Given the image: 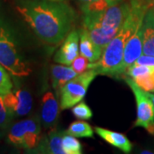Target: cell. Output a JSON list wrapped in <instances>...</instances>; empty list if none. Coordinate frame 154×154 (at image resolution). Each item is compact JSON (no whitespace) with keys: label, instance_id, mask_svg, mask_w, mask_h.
Instances as JSON below:
<instances>
[{"label":"cell","instance_id":"6da1fadb","mask_svg":"<svg viewBox=\"0 0 154 154\" xmlns=\"http://www.w3.org/2000/svg\"><path fill=\"white\" fill-rule=\"evenodd\" d=\"M17 11L37 37L49 45L64 40L76 22V12L64 1L28 2L17 6Z\"/></svg>","mask_w":154,"mask_h":154},{"label":"cell","instance_id":"7a4b0ae2","mask_svg":"<svg viewBox=\"0 0 154 154\" xmlns=\"http://www.w3.org/2000/svg\"><path fill=\"white\" fill-rule=\"evenodd\" d=\"M151 7L144 0H131L129 14L115 37L103 51L100 59L89 63L88 69H95L99 75L114 76L123 58L128 41L142 26L144 18Z\"/></svg>","mask_w":154,"mask_h":154},{"label":"cell","instance_id":"3957f363","mask_svg":"<svg viewBox=\"0 0 154 154\" xmlns=\"http://www.w3.org/2000/svg\"><path fill=\"white\" fill-rule=\"evenodd\" d=\"M130 3L121 2L94 16H83V26L94 42L104 50L115 37L129 14Z\"/></svg>","mask_w":154,"mask_h":154},{"label":"cell","instance_id":"277c9868","mask_svg":"<svg viewBox=\"0 0 154 154\" xmlns=\"http://www.w3.org/2000/svg\"><path fill=\"white\" fill-rule=\"evenodd\" d=\"M41 120L38 116L23 119L10 128L8 141L17 148L33 150L41 140Z\"/></svg>","mask_w":154,"mask_h":154},{"label":"cell","instance_id":"5b68a950","mask_svg":"<svg viewBox=\"0 0 154 154\" xmlns=\"http://www.w3.org/2000/svg\"><path fill=\"white\" fill-rule=\"evenodd\" d=\"M97 75L99 74L95 69H88L63 85L59 90L61 110L72 108L81 102L86 96L88 87Z\"/></svg>","mask_w":154,"mask_h":154},{"label":"cell","instance_id":"8992f818","mask_svg":"<svg viewBox=\"0 0 154 154\" xmlns=\"http://www.w3.org/2000/svg\"><path fill=\"white\" fill-rule=\"evenodd\" d=\"M0 64L14 76H28L32 72L19 56L16 45L4 28L0 34Z\"/></svg>","mask_w":154,"mask_h":154},{"label":"cell","instance_id":"52a82bcc","mask_svg":"<svg viewBox=\"0 0 154 154\" xmlns=\"http://www.w3.org/2000/svg\"><path fill=\"white\" fill-rule=\"evenodd\" d=\"M125 81L131 88L136 101L137 117L134 126L144 128L150 134L154 135V105L152 99L132 78L126 77Z\"/></svg>","mask_w":154,"mask_h":154},{"label":"cell","instance_id":"ba28073f","mask_svg":"<svg viewBox=\"0 0 154 154\" xmlns=\"http://www.w3.org/2000/svg\"><path fill=\"white\" fill-rule=\"evenodd\" d=\"M4 100L14 116L28 115L32 110L33 99L29 92L24 89L11 91L4 95Z\"/></svg>","mask_w":154,"mask_h":154},{"label":"cell","instance_id":"9c48e42d","mask_svg":"<svg viewBox=\"0 0 154 154\" xmlns=\"http://www.w3.org/2000/svg\"><path fill=\"white\" fill-rule=\"evenodd\" d=\"M142 54H143V44H142V26H141L128 41L124 50L123 58L116 71V75L119 76L122 75H124L127 69L133 65L135 63V61Z\"/></svg>","mask_w":154,"mask_h":154},{"label":"cell","instance_id":"30bf717a","mask_svg":"<svg viewBox=\"0 0 154 154\" xmlns=\"http://www.w3.org/2000/svg\"><path fill=\"white\" fill-rule=\"evenodd\" d=\"M80 33L76 29L72 30L64 38L63 43L56 52L54 61L57 63L70 65L80 51Z\"/></svg>","mask_w":154,"mask_h":154},{"label":"cell","instance_id":"8fae6325","mask_svg":"<svg viewBox=\"0 0 154 154\" xmlns=\"http://www.w3.org/2000/svg\"><path fill=\"white\" fill-rule=\"evenodd\" d=\"M60 103L55 98L51 92H46L41 100L40 120L45 128H54L59 117Z\"/></svg>","mask_w":154,"mask_h":154},{"label":"cell","instance_id":"7c38bea8","mask_svg":"<svg viewBox=\"0 0 154 154\" xmlns=\"http://www.w3.org/2000/svg\"><path fill=\"white\" fill-rule=\"evenodd\" d=\"M65 134V131H58L57 128H51L47 135L44 138H41V140L38 146L34 151L36 152L50 154H64L62 146L63 137Z\"/></svg>","mask_w":154,"mask_h":154},{"label":"cell","instance_id":"4fadbf2b","mask_svg":"<svg viewBox=\"0 0 154 154\" xmlns=\"http://www.w3.org/2000/svg\"><path fill=\"white\" fill-rule=\"evenodd\" d=\"M94 129L99 137L102 138L110 146L121 150L124 153L131 152L133 145L125 134L100 127H95Z\"/></svg>","mask_w":154,"mask_h":154},{"label":"cell","instance_id":"5bb4252c","mask_svg":"<svg viewBox=\"0 0 154 154\" xmlns=\"http://www.w3.org/2000/svg\"><path fill=\"white\" fill-rule=\"evenodd\" d=\"M80 33V54L84 56L90 63H95L99 61L102 56L103 51L99 45L96 44L91 38L88 30L84 26Z\"/></svg>","mask_w":154,"mask_h":154},{"label":"cell","instance_id":"9a60e30c","mask_svg":"<svg viewBox=\"0 0 154 154\" xmlns=\"http://www.w3.org/2000/svg\"><path fill=\"white\" fill-rule=\"evenodd\" d=\"M143 54L154 57V8H150L142 24Z\"/></svg>","mask_w":154,"mask_h":154},{"label":"cell","instance_id":"2e32d148","mask_svg":"<svg viewBox=\"0 0 154 154\" xmlns=\"http://www.w3.org/2000/svg\"><path fill=\"white\" fill-rule=\"evenodd\" d=\"M51 75L52 88L55 90H60L63 85L71 81L79 74L75 71L71 66L59 63L51 66Z\"/></svg>","mask_w":154,"mask_h":154},{"label":"cell","instance_id":"e0dca14e","mask_svg":"<svg viewBox=\"0 0 154 154\" xmlns=\"http://www.w3.org/2000/svg\"><path fill=\"white\" fill-rule=\"evenodd\" d=\"M77 2L80 3L83 16H94L123 0H77Z\"/></svg>","mask_w":154,"mask_h":154},{"label":"cell","instance_id":"ac0fdd59","mask_svg":"<svg viewBox=\"0 0 154 154\" xmlns=\"http://www.w3.org/2000/svg\"><path fill=\"white\" fill-rule=\"evenodd\" d=\"M94 130L88 122L81 120L73 122L68 128L66 133L76 138H94Z\"/></svg>","mask_w":154,"mask_h":154},{"label":"cell","instance_id":"d6986e66","mask_svg":"<svg viewBox=\"0 0 154 154\" xmlns=\"http://www.w3.org/2000/svg\"><path fill=\"white\" fill-rule=\"evenodd\" d=\"M62 146L64 154L82 153V146L81 142L77 140L76 137L67 134L66 131L63 137Z\"/></svg>","mask_w":154,"mask_h":154},{"label":"cell","instance_id":"ffe728a7","mask_svg":"<svg viewBox=\"0 0 154 154\" xmlns=\"http://www.w3.org/2000/svg\"><path fill=\"white\" fill-rule=\"evenodd\" d=\"M73 115L79 120H89L93 117V111L84 101H81L72 107Z\"/></svg>","mask_w":154,"mask_h":154},{"label":"cell","instance_id":"44dd1931","mask_svg":"<svg viewBox=\"0 0 154 154\" xmlns=\"http://www.w3.org/2000/svg\"><path fill=\"white\" fill-rule=\"evenodd\" d=\"M14 115L6 106L4 95H0V129H5L10 126Z\"/></svg>","mask_w":154,"mask_h":154},{"label":"cell","instance_id":"7402d4cb","mask_svg":"<svg viewBox=\"0 0 154 154\" xmlns=\"http://www.w3.org/2000/svg\"><path fill=\"white\" fill-rule=\"evenodd\" d=\"M10 73L0 64V95H5L12 91L13 84Z\"/></svg>","mask_w":154,"mask_h":154},{"label":"cell","instance_id":"603a6c76","mask_svg":"<svg viewBox=\"0 0 154 154\" xmlns=\"http://www.w3.org/2000/svg\"><path fill=\"white\" fill-rule=\"evenodd\" d=\"M89 61L88 58H86L84 56L79 55L75 58V60L72 62L70 66L73 68V69L78 74H82L83 72L87 71L88 69V65H89Z\"/></svg>","mask_w":154,"mask_h":154},{"label":"cell","instance_id":"cb8c5ba5","mask_svg":"<svg viewBox=\"0 0 154 154\" xmlns=\"http://www.w3.org/2000/svg\"><path fill=\"white\" fill-rule=\"evenodd\" d=\"M134 64L137 65H144L147 67H154V57L153 56H149L142 54Z\"/></svg>","mask_w":154,"mask_h":154},{"label":"cell","instance_id":"d4e9b609","mask_svg":"<svg viewBox=\"0 0 154 154\" xmlns=\"http://www.w3.org/2000/svg\"><path fill=\"white\" fill-rule=\"evenodd\" d=\"M146 94H147V95L150 97V99H152V103H153L154 105V94H152V93H149V92H146Z\"/></svg>","mask_w":154,"mask_h":154},{"label":"cell","instance_id":"484cf974","mask_svg":"<svg viewBox=\"0 0 154 154\" xmlns=\"http://www.w3.org/2000/svg\"><path fill=\"white\" fill-rule=\"evenodd\" d=\"M148 3L151 8H154V0H148Z\"/></svg>","mask_w":154,"mask_h":154},{"label":"cell","instance_id":"4316f807","mask_svg":"<svg viewBox=\"0 0 154 154\" xmlns=\"http://www.w3.org/2000/svg\"><path fill=\"white\" fill-rule=\"evenodd\" d=\"M151 78H152V82L153 83V86H154V69H152V71L151 73Z\"/></svg>","mask_w":154,"mask_h":154},{"label":"cell","instance_id":"83f0119b","mask_svg":"<svg viewBox=\"0 0 154 154\" xmlns=\"http://www.w3.org/2000/svg\"><path fill=\"white\" fill-rule=\"evenodd\" d=\"M141 153H153L152 152H148V151H144V152H141Z\"/></svg>","mask_w":154,"mask_h":154},{"label":"cell","instance_id":"f1b7e54d","mask_svg":"<svg viewBox=\"0 0 154 154\" xmlns=\"http://www.w3.org/2000/svg\"><path fill=\"white\" fill-rule=\"evenodd\" d=\"M2 28H1V27H0V34H1V31H2Z\"/></svg>","mask_w":154,"mask_h":154},{"label":"cell","instance_id":"f546056e","mask_svg":"<svg viewBox=\"0 0 154 154\" xmlns=\"http://www.w3.org/2000/svg\"><path fill=\"white\" fill-rule=\"evenodd\" d=\"M54 1H65V0H54Z\"/></svg>","mask_w":154,"mask_h":154}]
</instances>
